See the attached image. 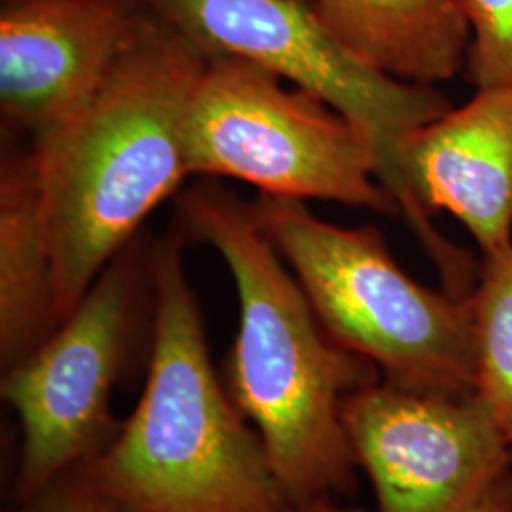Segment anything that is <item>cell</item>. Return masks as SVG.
Instances as JSON below:
<instances>
[{
	"instance_id": "14",
	"label": "cell",
	"mask_w": 512,
	"mask_h": 512,
	"mask_svg": "<svg viewBox=\"0 0 512 512\" xmlns=\"http://www.w3.org/2000/svg\"><path fill=\"white\" fill-rule=\"evenodd\" d=\"M471 27L467 74L478 90L512 86V0H459Z\"/></svg>"
},
{
	"instance_id": "15",
	"label": "cell",
	"mask_w": 512,
	"mask_h": 512,
	"mask_svg": "<svg viewBox=\"0 0 512 512\" xmlns=\"http://www.w3.org/2000/svg\"><path fill=\"white\" fill-rule=\"evenodd\" d=\"M19 512H120L73 473L21 501Z\"/></svg>"
},
{
	"instance_id": "1",
	"label": "cell",
	"mask_w": 512,
	"mask_h": 512,
	"mask_svg": "<svg viewBox=\"0 0 512 512\" xmlns=\"http://www.w3.org/2000/svg\"><path fill=\"white\" fill-rule=\"evenodd\" d=\"M207 55L147 8L97 90L35 135L29 158L50 234L57 325L190 177L184 118Z\"/></svg>"
},
{
	"instance_id": "3",
	"label": "cell",
	"mask_w": 512,
	"mask_h": 512,
	"mask_svg": "<svg viewBox=\"0 0 512 512\" xmlns=\"http://www.w3.org/2000/svg\"><path fill=\"white\" fill-rule=\"evenodd\" d=\"M152 351L128 420L73 471L120 512H283L293 501L211 363L202 310L169 239L152 256Z\"/></svg>"
},
{
	"instance_id": "9",
	"label": "cell",
	"mask_w": 512,
	"mask_h": 512,
	"mask_svg": "<svg viewBox=\"0 0 512 512\" xmlns=\"http://www.w3.org/2000/svg\"><path fill=\"white\" fill-rule=\"evenodd\" d=\"M141 0H8L0 14V109L33 133L88 99L124 52Z\"/></svg>"
},
{
	"instance_id": "13",
	"label": "cell",
	"mask_w": 512,
	"mask_h": 512,
	"mask_svg": "<svg viewBox=\"0 0 512 512\" xmlns=\"http://www.w3.org/2000/svg\"><path fill=\"white\" fill-rule=\"evenodd\" d=\"M473 308L475 393L512 446V243L482 255Z\"/></svg>"
},
{
	"instance_id": "11",
	"label": "cell",
	"mask_w": 512,
	"mask_h": 512,
	"mask_svg": "<svg viewBox=\"0 0 512 512\" xmlns=\"http://www.w3.org/2000/svg\"><path fill=\"white\" fill-rule=\"evenodd\" d=\"M313 10L351 54L408 84L448 80L469 54L459 0H313Z\"/></svg>"
},
{
	"instance_id": "7",
	"label": "cell",
	"mask_w": 512,
	"mask_h": 512,
	"mask_svg": "<svg viewBox=\"0 0 512 512\" xmlns=\"http://www.w3.org/2000/svg\"><path fill=\"white\" fill-rule=\"evenodd\" d=\"M139 289L133 258L120 253L35 351L2 370L0 395L21 429L19 501L73 473L116 435L110 395L135 338Z\"/></svg>"
},
{
	"instance_id": "6",
	"label": "cell",
	"mask_w": 512,
	"mask_h": 512,
	"mask_svg": "<svg viewBox=\"0 0 512 512\" xmlns=\"http://www.w3.org/2000/svg\"><path fill=\"white\" fill-rule=\"evenodd\" d=\"M184 152L190 175L243 181L262 196L401 213L361 129L236 55L209 50L186 107Z\"/></svg>"
},
{
	"instance_id": "2",
	"label": "cell",
	"mask_w": 512,
	"mask_h": 512,
	"mask_svg": "<svg viewBox=\"0 0 512 512\" xmlns=\"http://www.w3.org/2000/svg\"><path fill=\"white\" fill-rule=\"evenodd\" d=\"M179 205L190 236L209 243L234 279L239 329L228 391L285 494L300 503L349 492L359 465L344 404L382 380L380 370L332 340L251 205L209 184Z\"/></svg>"
},
{
	"instance_id": "17",
	"label": "cell",
	"mask_w": 512,
	"mask_h": 512,
	"mask_svg": "<svg viewBox=\"0 0 512 512\" xmlns=\"http://www.w3.org/2000/svg\"><path fill=\"white\" fill-rule=\"evenodd\" d=\"M283 512H365L363 509L355 507H346L336 503L332 497H321V499H311V501H300L289 505Z\"/></svg>"
},
{
	"instance_id": "10",
	"label": "cell",
	"mask_w": 512,
	"mask_h": 512,
	"mask_svg": "<svg viewBox=\"0 0 512 512\" xmlns=\"http://www.w3.org/2000/svg\"><path fill=\"white\" fill-rule=\"evenodd\" d=\"M401 171L421 207L448 211L484 253L512 243V86L478 90L418 129Z\"/></svg>"
},
{
	"instance_id": "5",
	"label": "cell",
	"mask_w": 512,
	"mask_h": 512,
	"mask_svg": "<svg viewBox=\"0 0 512 512\" xmlns=\"http://www.w3.org/2000/svg\"><path fill=\"white\" fill-rule=\"evenodd\" d=\"M205 48L236 55L289 80L365 133L378 154V181L397 200L444 283L469 274L473 256L442 238L401 171V150L452 109L431 86L408 84L368 67L302 0H141Z\"/></svg>"
},
{
	"instance_id": "12",
	"label": "cell",
	"mask_w": 512,
	"mask_h": 512,
	"mask_svg": "<svg viewBox=\"0 0 512 512\" xmlns=\"http://www.w3.org/2000/svg\"><path fill=\"white\" fill-rule=\"evenodd\" d=\"M57 329L50 234L29 154L0 169V361L25 359Z\"/></svg>"
},
{
	"instance_id": "16",
	"label": "cell",
	"mask_w": 512,
	"mask_h": 512,
	"mask_svg": "<svg viewBox=\"0 0 512 512\" xmlns=\"http://www.w3.org/2000/svg\"><path fill=\"white\" fill-rule=\"evenodd\" d=\"M467 512H512V469L497 478Z\"/></svg>"
},
{
	"instance_id": "8",
	"label": "cell",
	"mask_w": 512,
	"mask_h": 512,
	"mask_svg": "<svg viewBox=\"0 0 512 512\" xmlns=\"http://www.w3.org/2000/svg\"><path fill=\"white\" fill-rule=\"evenodd\" d=\"M344 423L376 512H467L512 469V446L476 393L448 397L378 380L349 395Z\"/></svg>"
},
{
	"instance_id": "4",
	"label": "cell",
	"mask_w": 512,
	"mask_h": 512,
	"mask_svg": "<svg viewBox=\"0 0 512 512\" xmlns=\"http://www.w3.org/2000/svg\"><path fill=\"white\" fill-rule=\"evenodd\" d=\"M251 207L332 340L376 365L395 387L475 393L473 296L414 281L374 228L334 226L291 198L260 194Z\"/></svg>"
}]
</instances>
